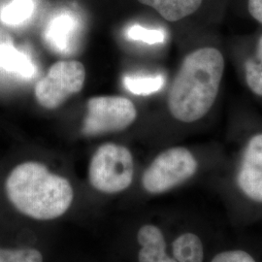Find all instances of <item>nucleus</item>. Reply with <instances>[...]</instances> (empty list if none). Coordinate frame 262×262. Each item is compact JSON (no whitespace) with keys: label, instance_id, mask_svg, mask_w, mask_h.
Masks as SVG:
<instances>
[{"label":"nucleus","instance_id":"16","mask_svg":"<svg viewBox=\"0 0 262 262\" xmlns=\"http://www.w3.org/2000/svg\"><path fill=\"white\" fill-rule=\"evenodd\" d=\"M164 84L163 76H124L123 85L131 94L150 95L159 92Z\"/></svg>","mask_w":262,"mask_h":262},{"label":"nucleus","instance_id":"18","mask_svg":"<svg viewBox=\"0 0 262 262\" xmlns=\"http://www.w3.org/2000/svg\"><path fill=\"white\" fill-rule=\"evenodd\" d=\"M126 37L132 41L154 45L163 43L166 39V32L161 28H148L139 25H134L127 28Z\"/></svg>","mask_w":262,"mask_h":262},{"label":"nucleus","instance_id":"5","mask_svg":"<svg viewBox=\"0 0 262 262\" xmlns=\"http://www.w3.org/2000/svg\"><path fill=\"white\" fill-rule=\"evenodd\" d=\"M203 159L194 150L175 146L160 151L141 176V188L146 195L158 196L187 185L204 169Z\"/></svg>","mask_w":262,"mask_h":262},{"label":"nucleus","instance_id":"3","mask_svg":"<svg viewBox=\"0 0 262 262\" xmlns=\"http://www.w3.org/2000/svg\"><path fill=\"white\" fill-rule=\"evenodd\" d=\"M216 187L231 225L247 227L262 222V131L242 142Z\"/></svg>","mask_w":262,"mask_h":262},{"label":"nucleus","instance_id":"19","mask_svg":"<svg viewBox=\"0 0 262 262\" xmlns=\"http://www.w3.org/2000/svg\"><path fill=\"white\" fill-rule=\"evenodd\" d=\"M15 48L14 40L8 32L0 28V70H2L3 62L10 52Z\"/></svg>","mask_w":262,"mask_h":262},{"label":"nucleus","instance_id":"4","mask_svg":"<svg viewBox=\"0 0 262 262\" xmlns=\"http://www.w3.org/2000/svg\"><path fill=\"white\" fill-rule=\"evenodd\" d=\"M169 250L177 262H208L224 240L215 225L195 213L165 214Z\"/></svg>","mask_w":262,"mask_h":262},{"label":"nucleus","instance_id":"17","mask_svg":"<svg viewBox=\"0 0 262 262\" xmlns=\"http://www.w3.org/2000/svg\"><path fill=\"white\" fill-rule=\"evenodd\" d=\"M0 262H45V255L35 247H0Z\"/></svg>","mask_w":262,"mask_h":262},{"label":"nucleus","instance_id":"2","mask_svg":"<svg viewBox=\"0 0 262 262\" xmlns=\"http://www.w3.org/2000/svg\"><path fill=\"white\" fill-rule=\"evenodd\" d=\"M5 193L18 213L41 223L66 215L75 198L68 179L38 161H26L13 169L5 181Z\"/></svg>","mask_w":262,"mask_h":262},{"label":"nucleus","instance_id":"13","mask_svg":"<svg viewBox=\"0 0 262 262\" xmlns=\"http://www.w3.org/2000/svg\"><path fill=\"white\" fill-rule=\"evenodd\" d=\"M244 76L249 90L262 97V34L257 40L254 54L244 63Z\"/></svg>","mask_w":262,"mask_h":262},{"label":"nucleus","instance_id":"7","mask_svg":"<svg viewBox=\"0 0 262 262\" xmlns=\"http://www.w3.org/2000/svg\"><path fill=\"white\" fill-rule=\"evenodd\" d=\"M137 119V110L130 99L123 96H95L89 100L82 132L85 136H99L129 127Z\"/></svg>","mask_w":262,"mask_h":262},{"label":"nucleus","instance_id":"20","mask_svg":"<svg viewBox=\"0 0 262 262\" xmlns=\"http://www.w3.org/2000/svg\"><path fill=\"white\" fill-rule=\"evenodd\" d=\"M247 9L250 16L262 26V0H248Z\"/></svg>","mask_w":262,"mask_h":262},{"label":"nucleus","instance_id":"14","mask_svg":"<svg viewBox=\"0 0 262 262\" xmlns=\"http://www.w3.org/2000/svg\"><path fill=\"white\" fill-rule=\"evenodd\" d=\"M2 69L24 79H31L36 75V66L27 52L15 47L3 62Z\"/></svg>","mask_w":262,"mask_h":262},{"label":"nucleus","instance_id":"12","mask_svg":"<svg viewBox=\"0 0 262 262\" xmlns=\"http://www.w3.org/2000/svg\"><path fill=\"white\" fill-rule=\"evenodd\" d=\"M208 262H262V241L224 238Z\"/></svg>","mask_w":262,"mask_h":262},{"label":"nucleus","instance_id":"9","mask_svg":"<svg viewBox=\"0 0 262 262\" xmlns=\"http://www.w3.org/2000/svg\"><path fill=\"white\" fill-rule=\"evenodd\" d=\"M135 262H177L169 250L165 214H145L132 231Z\"/></svg>","mask_w":262,"mask_h":262},{"label":"nucleus","instance_id":"10","mask_svg":"<svg viewBox=\"0 0 262 262\" xmlns=\"http://www.w3.org/2000/svg\"><path fill=\"white\" fill-rule=\"evenodd\" d=\"M79 34V20L68 12L59 13L50 19L43 33L50 49L61 55H68L74 51Z\"/></svg>","mask_w":262,"mask_h":262},{"label":"nucleus","instance_id":"15","mask_svg":"<svg viewBox=\"0 0 262 262\" xmlns=\"http://www.w3.org/2000/svg\"><path fill=\"white\" fill-rule=\"evenodd\" d=\"M34 10V0H11L1 11V20L8 26H20L31 18Z\"/></svg>","mask_w":262,"mask_h":262},{"label":"nucleus","instance_id":"1","mask_svg":"<svg viewBox=\"0 0 262 262\" xmlns=\"http://www.w3.org/2000/svg\"><path fill=\"white\" fill-rule=\"evenodd\" d=\"M225 70V56L217 48L205 46L187 54L169 90L171 116L184 123L206 117L221 91Z\"/></svg>","mask_w":262,"mask_h":262},{"label":"nucleus","instance_id":"11","mask_svg":"<svg viewBox=\"0 0 262 262\" xmlns=\"http://www.w3.org/2000/svg\"><path fill=\"white\" fill-rule=\"evenodd\" d=\"M138 2L155 10L169 23H177L193 17L204 9L219 8L222 0H138Z\"/></svg>","mask_w":262,"mask_h":262},{"label":"nucleus","instance_id":"6","mask_svg":"<svg viewBox=\"0 0 262 262\" xmlns=\"http://www.w3.org/2000/svg\"><path fill=\"white\" fill-rule=\"evenodd\" d=\"M135 175L133 155L128 148L105 143L94 151L88 170L90 185L104 194H118L131 187Z\"/></svg>","mask_w":262,"mask_h":262},{"label":"nucleus","instance_id":"8","mask_svg":"<svg viewBox=\"0 0 262 262\" xmlns=\"http://www.w3.org/2000/svg\"><path fill=\"white\" fill-rule=\"evenodd\" d=\"M85 69L77 60H59L49 69L34 90L38 103L48 110L60 107L84 88Z\"/></svg>","mask_w":262,"mask_h":262}]
</instances>
